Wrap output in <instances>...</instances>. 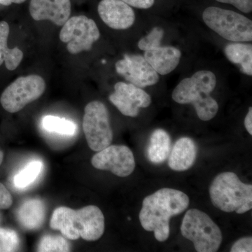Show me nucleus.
<instances>
[{
  "label": "nucleus",
  "mask_w": 252,
  "mask_h": 252,
  "mask_svg": "<svg viewBox=\"0 0 252 252\" xmlns=\"http://www.w3.org/2000/svg\"><path fill=\"white\" fill-rule=\"evenodd\" d=\"M46 217V205L39 199H31L22 204L17 212L20 224L27 230L40 228Z\"/></svg>",
  "instance_id": "f3484780"
},
{
  "label": "nucleus",
  "mask_w": 252,
  "mask_h": 252,
  "mask_svg": "<svg viewBox=\"0 0 252 252\" xmlns=\"http://www.w3.org/2000/svg\"><path fill=\"white\" fill-rule=\"evenodd\" d=\"M144 58L159 75L165 76L178 67L182 59V51L175 46H158L145 51Z\"/></svg>",
  "instance_id": "2eb2a0df"
},
{
  "label": "nucleus",
  "mask_w": 252,
  "mask_h": 252,
  "mask_svg": "<svg viewBox=\"0 0 252 252\" xmlns=\"http://www.w3.org/2000/svg\"><path fill=\"white\" fill-rule=\"evenodd\" d=\"M203 20L207 27L231 42H251L252 21L231 10L209 6L204 10Z\"/></svg>",
  "instance_id": "39448f33"
},
{
  "label": "nucleus",
  "mask_w": 252,
  "mask_h": 252,
  "mask_svg": "<svg viewBox=\"0 0 252 252\" xmlns=\"http://www.w3.org/2000/svg\"><path fill=\"white\" fill-rule=\"evenodd\" d=\"M245 127L250 135H252V108L250 107L248 114L245 119Z\"/></svg>",
  "instance_id": "c756f323"
},
{
  "label": "nucleus",
  "mask_w": 252,
  "mask_h": 252,
  "mask_svg": "<svg viewBox=\"0 0 252 252\" xmlns=\"http://www.w3.org/2000/svg\"><path fill=\"white\" fill-rule=\"evenodd\" d=\"M217 83L216 75L212 71H198L176 86L172 98L178 104H192L199 119L208 122L216 117L219 111L218 103L210 94Z\"/></svg>",
  "instance_id": "7ed1b4c3"
},
{
  "label": "nucleus",
  "mask_w": 252,
  "mask_h": 252,
  "mask_svg": "<svg viewBox=\"0 0 252 252\" xmlns=\"http://www.w3.org/2000/svg\"><path fill=\"white\" fill-rule=\"evenodd\" d=\"M231 252H252V237H245V238L239 239L233 246Z\"/></svg>",
  "instance_id": "bb28decb"
},
{
  "label": "nucleus",
  "mask_w": 252,
  "mask_h": 252,
  "mask_svg": "<svg viewBox=\"0 0 252 252\" xmlns=\"http://www.w3.org/2000/svg\"><path fill=\"white\" fill-rule=\"evenodd\" d=\"M115 69L118 74L141 89L156 85L160 80L159 74L141 55H125L116 63Z\"/></svg>",
  "instance_id": "9b49d317"
},
{
  "label": "nucleus",
  "mask_w": 252,
  "mask_h": 252,
  "mask_svg": "<svg viewBox=\"0 0 252 252\" xmlns=\"http://www.w3.org/2000/svg\"><path fill=\"white\" fill-rule=\"evenodd\" d=\"M3 158H4V154L1 151H0V165H1V162L3 161Z\"/></svg>",
  "instance_id": "2f4dec72"
},
{
  "label": "nucleus",
  "mask_w": 252,
  "mask_h": 252,
  "mask_svg": "<svg viewBox=\"0 0 252 252\" xmlns=\"http://www.w3.org/2000/svg\"><path fill=\"white\" fill-rule=\"evenodd\" d=\"M220 3L233 5L235 8L245 14L252 11V0H216Z\"/></svg>",
  "instance_id": "a878e982"
},
{
  "label": "nucleus",
  "mask_w": 252,
  "mask_h": 252,
  "mask_svg": "<svg viewBox=\"0 0 252 252\" xmlns=\"http://www.w3.org/2000/svg\"><path fill=\"white\" fill-rule=\"evenodd\" d=\"M43 164L39 160L28 163L22 170L15 176L14 183L18 189H26L34 183L42 170Z\"/></svg>",
  "instance_id": "4be33fe9"
},
{
  "label": "nucleus",
  "mask_w": 252,
  "mask_h": 252,
  "mask_svg": "<svg viewBox=\"0 0 252 252\" xmlns=\"http://www.w3.org/2000/svg\"><path fill=\"white\" fill-rule=\"evenodd\" d=\"M109 99L123 115L129 117H137L140 108H147L152 104V97L143 89L123 81L114 85Z\"/></svg>",
  "instance_id": "f8f14e48"
},
{
  "label": "nucleus",
  "mask_w": 252,
  "mask_h": 252,
  "mask_svg": "<svg viewBox=\"0 0 252 252\" xmlns=\"http://www.w3.org/2000/svg\"><path fill=\"white\" fill-rule=\"evenodd\" d=\"M132 7L137 9H148L152 7L155 3V0H122Z\"/></svg>",
  "instance_id": "c85d7f7f"
},
{
  "label": "nucleus",
  "mask_w": 252,
  "mask_h": 252,
  "mask_svg": "<svg viewBox=\"0 0 252 252\" xmlns=\"http://www.w3.org/2000/svg\"><path fill=\"white\" fill-rule=\"evenodd\" d=\"M10 28L6 21L0 22V66L4 63L8 70L14 71L20 65L23 59V53L18 47H8Z\"/></svg>",
  "instance_id": "aec40b11"
},
{
  "label": "nucleus",
  "mask_w": 252,
  "mask_h": 252,
  "mask_svg": "<svg viewBox=\"0 0 252 252\" xmlns=\"http://www.w3.org/2000/svg\"><path fill=\"white\" fill-rule=\"evenodd\" d=\"M70 251V245L64 237L48 235L43 237L37 247V252H67Z\"/></svg>",
  "instance_id": "5701e85b"
},
{
  "label": "nucleus",
  "mask_w": 252,
  "mask_h": 252,
  "mask_svg": "<svg viewBox=\"0 0 252 252\" xmlns=\"http://www.w3.org/2000/svg\"><path fill=\"white\" fill-rule=\"evenodd\" d=\"M59 36L61 41L67 44L68 52L76 55L90 51L94 43L99 40L100 32L94 20L86 16H77L64 23Z\"/></svg>",
  "instance_id": "1a4fd4ad"
},
{
  "label": "nucleus",
  "mask_w": 252,
  "mask_h": 252,
  "mask_svg": "<svg viewBox=\"0 0 252 252\" xmlns=\"http://www.w3.org/2000/svg\"><path fill=\"white\" fill-rule=\"evenodd\" d=\"M198 154L196 144L190 137H182L175 142L168 157V165L172 170L186 171L193 166Z\"/></svg>",
  "instance_id": "dca6fc26"
},
{
  "label": "nucleus",
  "mask_w": 252,
  "mask_h": 252,
  "mask_svg": "<svg viewBox=\"0 0 252 252\" xmlns=\"http://www.w3.org/2000/svg\"><path fill=\"white\" fill-rule=\"evenodd\" d=\"M20 239L16 231L0 228V252L17 251Z\"/></svg>",
  "instance_id": "393cba45"
},
{
  "label": "nucleus",
  "mask_w": 252,
  "mask_h": 252,
  "mask_svg": "<svg viewBox=\"0 0 252 252\" xmlns=\"http://www.w3.org/2000/svg\"><path fill=\"white\" fill-rule=\"evenodd\" d=\"M97 11L101 20L112 29L124 31L135 23V11L122 0H102Z\"/></svg>",
  "instance_id": "ddd939ff"
},
{
  "label": "nucleus",
  "mask_w": 252,
  "mask_h": 252,
  "mask_svg": "<svg viewBox=\"0 0 252 252\" xmlns=\"http://www.w3.org/2000/svg\"><path fill=\"white\" fill-rule=\"evenodd\" d=\"M26 0H0V4L4 6H9L11 4H22Z\"/></svg>",
  "instance_id": "7c9ffc66"
},
{
  "label": "nucleus",
  "mask_w": 252,
  "mask_h": 252,
  "mask_svg": "<svg viewBox=\"0 0 252 252\" xmlns=\"http://www.w3.org/2000/svg\"><path fill=\"white\" fill-rule=\"evenodd\" d=\"M29 10L34 21H50L58 26L64 24L72 11L70 0H31Z\"/></svg>",
  "instance_id": "4468645a"
},
{
  "label": "nucleus",
  "mask_w": 252,
  "mask_h": 252,
  "mask_svg": "<svg viewBox=\"0 0 252 252\" xmlns=\"http://www.w3.org/2000/svg\"><path fill=\"white\" fill-rule=\"evenodd\" d=\"M94 168L109 170L120 177L130 175L135 168L133 153L124 145H109L99 151L91 159Z\"/></svg>",
  "instance_id": "9d476101"
},
{
  "label": "nucleus",
  "mask_w": 252,
  "mask_h": 252,
  "mask_svg": "<svg viewBox=\"0 0 252 252\" xmlns=\"http://www.w3.org/2000/svg\"><path fill=\"white\" fill-rule=\"evenodd\" d=\"M50 226L60 230L67 240L82 238L96 241L103 235L104 217L100 209L89 205L75 210L67 207L56 208L51 217Z\"/></svg>",
  "instance_id": "f03ea898"
},
{
  "label": "nucleus",
  "mask_w": 252,
  "mask_h": 252,
  "mask_svg": "<svg viewBox=\"0 0 252 252\" xmlns=\"http://www.w3.org/2000/svg\"><path fill=\"white\" fill-rule=\"evenodd\" d=\"M181 233L198 252H216L222 242L220 227L205 212L190 209L184 217Z\"/></svg>",
  "instance_id": "423d86ee"
},
{
  "label": "nucleus",
  "mask_w": 252,
  "mask_h": 252,
  "mask_svg": "<svg viewBox=\"0 0 252 252\" xmlns=\"http://www.w3.org/2000/svg\"><path fill=\"white\" fill-rule=\"evenodd\" d=\"M187 194L177 189L163 188L146 197L142 202L140 218L142 228L154 232L159 242H165L170 236V220L188 208Z\"/></svg>",
  "instance_id": "f257e3e1"
},
{
  "label": "nucleus",
  "mask_w": 252,
  "mask_h": 252,
  "mask_svg": "<svg viewBox=\"0 0 252 252\" xmlns=\"http://www.w3.org/2000/svg\"><path fill=\"white\" fill-rule=\"evenodd\" d=\"M227 59L233 64L240 65L242 72L252 76V45L245 42H231L224 48Z\"/></svg>",
  "instance_id": "6ab92c4d"
},
{
  "label": "nucleus",
  "mask_w": 252,
  "mask_h": 252,
  "mask_svg": "<svg viewBox=\"0 0 252 252\" xmlns=\"http://www.w3.org/2000/svg\"><path fill=\"white\" fill-rule=\"evenodd\" d=\"M43 128L50 132L60 135H74L77 126L71 121L54 116H46L41 122Z\"/></svg>",
  "instance_id": "412c9836"
},
{
  "label": "nucleus",
  "mask_w": 252,
  "mask_h": 252,
  "mask_svg": "<svg viewBox=\"0 0 252 252\" xmlns=\"http://www.w3.org/2000/svg\"><path fill=\"white\" fill-rule=\"evenodd\" d=\"M45 89V81L40 76L31 74L21 77L5 89L0 97V102L6 112L14 114L39 99Z\"/></svg>",
  "instance_id": "6e6552de"
},
{
  "label": "nucleus",
  "mask_w": 252,
  "mask_h": 252,
  "mask_svg": "<svg viewBox=\"0 0 252 252\" xmlns=\"http://www.w3.org/2000/svg\"><path fill=\"white\" fill-rule=\"evenodd\" d=\"M214 206L225 212L246 213L252 208V185L241 182L234 172H222L210 187Z\"/></svg>",
  "instance_id": "20e7f679"
},
{
  "label": "nucleus",
  "mask_w": 252,
  "mask_h": 252,
  "mask_svg": "<svg viewBox=\"0 0 252 252\" xmlns=\"http://www.w3.org/2000/svg\"><path fill=\"white\" fill-rule=\"evenodd\" d=\"M165 34V31L163 28L157 26L151 30L147 35L141 38L138 41L137 46L141 51H150L158 47L161 44L162 38Z\"/></svg>",
  "instance_id": "b1692460"
},
{
  "label": "nucleus",
  "mask_w": 252,
  "mask_h": 252,
  "mask_svg": "<svg viewBox=\"0 0 252 252\" xmlns=\"http://www.w3.org/2000/svg\"><path fill=\"white\" fill-rule=\"evenodd\" d=\"M171 151V139L167 131L157 129L152 132L147 149L149 161L160 164L168 158Z\"/></svg>",
  "instance_id": "a211bd4d"
},
{
  "label": "nucleus",
  "mask_w": 252,
  "mask_h": 252,
  "mask_svg": "<svg viewBox=\"0 0 252 252\" xmlns=\"http://www.w3.org/2000/svg\"><path fill=\"white\" fill-rule=\"evenodd\" d=\"M12 203L11 194L2 184L0 183V209H9Z\"/></svg>",
  "instance_id": "cd10ccee"
},
{
  "label": "nucleus",
  "mask_w": 252,
  "mask_h": 252,
  "mask_svg": "<svg viewBox=\"0 0 252 252\" xmlns=\"http://www.w3.org/2000/svg\"><path fill=\"white\" fill-rule=\"evenodd\" d=\"M83 130L91 150L98 152L110 145L113 131L109 111L100 101L89 102L84 109Z\"/></svg>",
  "instance_id": "0eeeda50"
}]
</instances>
